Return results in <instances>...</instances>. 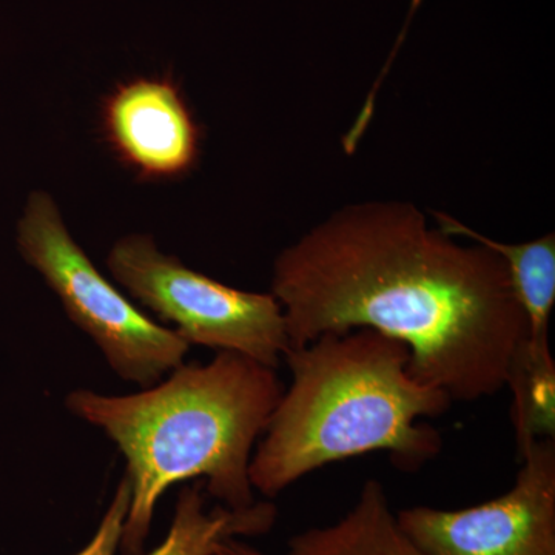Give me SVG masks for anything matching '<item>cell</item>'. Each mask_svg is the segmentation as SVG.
<instances>
[{"label": "cell", "instance_id": "6da1fadb", "mask_svg": "<svg viewBox=\"0 0 555 555\" xmlns=\"http://www.w3.org/2000/svg\"><path fill=\"white\" fill-rule=\"evenodd\" d=\"M272 295L291 347L374 328L452 403L505 389L528 338L502 257L463 246L406 201L350 204L318 222L278 255Z\"/></svg>", "mask_w": 555, "mask_h": 555}, {"label": "cell", "instance_id": "7a4b0ae2", "mask_svg": "<svg viewBox=\"0 0 555 555\" xmlns=\"http://www.w3.org/2000/svg\"><path fill=\"white\" fill-rule=\"evenodd\" d=\"M283 392L276 369L217 352L130 396L67 393L69 414L101 429L126 460L131 499L120 553H144L160 496L182 481L204 478L208 495L230 509L255 505L248 466Z\"/></svg>", "mask_w": 555, "mask_h": 555}, {"label": "cell", "instance_id": "3957f363", "mask_svg": "<svg viewBox=\"0 0 555 555\" xmlns=\"http://www.w3.org/2000/svg\"><path fill=\"white\" fill-rule=\"evenodd\" d=\"M292 383L258 441L251 488L276 496L331 463L382 451L400 470L422 469L443 440L422 418L452 400L409 374V349L374 328L327 334L284 353Z\"/></svg>", "mask_w": 555, "mask_h": 555}, {"label": "cell", "instance_id": "277c9868", "mask_svg": "<svg viewBox=\"0 0 555 555\" xmlns=\"http://www.w3.org/2000/svg\"><path fill=\"white\" fill-rule=\"evenodd\" d=\"M17 247L60 298L69 321L124 382L145 389L184 363L192 346L142 312L102 275L73 240L60 208L46 192L28 196L17 224Z\"/></svg>", "mask_w": 555, "mask_h": 555}, {"label": "cell", "instance_id": "5b68a950", "mask_svg": "<svg viewBox=\"0 0 555 555\" xmlns=\"http://www.w3.org/2000/svg\"><path fill=\"white\" fill-rule=\"evenodd\" d=\"M113 280L190 346L235 352L276 369L287 352L283 308L272 294L240 291L185 268L145 235L109 250Z\"/></svg>", "mask_w": 555, "mask_h": 555}, {"label": "cell", "instance_id": "8992f818", "mask_svg": "<svg viewBox=\"0 0 555 555\" xmlns=\"http://www.w3.org/2000/svg\"><path fill=\"white\" fill-rule=\"evenodd\" d=\"M505 494L463 509L412 506L397 524L427 555H555V440L521 452Z\"/></svg>", "mask_w": 555, "mask_h": 555}, {"label": "cell", "instance_id": "52a82bcc", "mask_svg": "<svg viewBox=\"0 0 555 555\" xmlns=\"http://www.w3.org/2000/svg\"><path fill=\"white\" fill-rule=\"evenodd\" d=\"M102 122L119 158L142 177H178L198 159L199 127L169 79L122 83L105 100Z\"/></svg>", "mask_w": 555, "mask_h": 555}, {"label": "cell", "instance_id": "ba28073f", "mask_svg": "<svg viewBox=\"0 0 555 555\" xmlns=\"http://www.w3.org/2000/svg\"><path fill=\"white\" fill-rule=\"evenodd\" d=\"M433 217L441 232L474 241L502 257L528 321L525 356L532 363H554L550 347V321L555 305L554 233L526 243L507 244L481 235L443 211H433Z\"/></svg>", "mask_w": 555, "mask_h": 555}, {"label": "cell", "instance_id": "9c48e42d", "mask_svg": "<svg viewBox=\"0 0 555 555\" xmlns=\"http://www.w3.org/2000/svg\"><path fill=\"white\" fill-rule=\"evenodd\" d=\"M287 555L427 554L401 531L383 485L367 480L345 517L292 537Z\"/></svg>", "mask_w": 555, "mask_h": 555}, {"label": "cell", "instance_id": "30bf717a", "mask_svg": "<svg viewBox=\"0 0 555 555\" xmlns=\"http://www.w3.org/2000/svg\"><path fill=\"white\" fill-rule=\"evenodd\" d=\"M203 489L204 483L182 489L166 539L152 553L141 555H214L224 540L266 534L275 524L276 507L268 502L246 509L221 505L207 511Z\"/></svg>", "mask_w": 555, "mask_h": 555}, {"label": "cell", "instance_id": "8fae6325", "mask_svg": "<svg viewBox=\"0 0 555 555\" xmlns=\"http://www.w3.org/2000/svg\"><path fill=\"white\" fill-rule=\"evenodd\" d=\"M131 488L126 477L119 481L93 539L75 555H116L122 540L124 524L129 514Z\"/></svg>", "mask_w": 555, "mask_h": 555}, {"label": "cell", "instance_id": "7c38bea8", "mask_svg": "<svg viewBox=\"0 0 555 555\" xmlns=\"http://www.w3.org/2000/svg\"><path fill=\"white\" fill-rule=\"evenodd\" d=\"M214 555H266L261 551L255 550L254 546L247 545V543L241 542L238 537H232V539L224 540L219 543L217 551Z\"/></svg>", "mask_w": 555, "mask_h": 555}]
</instances>
